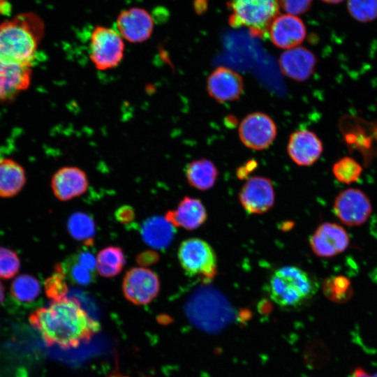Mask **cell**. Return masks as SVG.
Wrapping results in <instances>:
<instances>
[{
	"instance_id": "6da1fadb",
	"label": "cell",
	"mask_w": 377,
	"mask_h": 377,
	"mask_svg": "<svg viewBox=\"0 0 377 377\" xmlns=\"http://www.w3.org/2000/svg\"><path fill=\"white\" fill-rule=\"evenodd\" d=\"M29 320L47 346L63 349L88 343L100 329L77 300L66 297L36 309Z\"/></svg>"
},
{
	"instance_id": "7a4b0ae2",
	"label": "cell",
	"mask_w": 377,
	"mask_h": 377,
	"mask_svg": "<svg viewBox=\"0 0 377 377\" xmlns=\"http://www.w3.org/2000/svg\"><path fill=\"white\" fill-rule=\"evenodd\" d=\"M43 20L25 13L0 24V57L19 64L31 66L43 37Z\"/></svg>"
},
{
	"instance_id": "3957f363",
	"label": "cell",
	"mask_w": 377,
	"mask_h": 377,
	"mask_svg": "<svg viewBox=\"0 0 377 377\" xmlns=\"http://www.w3.org/2000/svg\"><path fill=\"white\" fill-rule=\"evenodd\" d=\"M318 288L317 282L306 271L296 266H284L272 274L265 290L279 306L292 309L309 302Z\"/></svg>"
},
{
	"instance_id": "277c9868",
	"label": "cell",
	"mask_w": 377,
	"mask_h": 377,
	"mask_svg": "<svg viewBox=\"0 0 377 377\" xmlns=\"http://www.w3.org/2000/svg\"><path fill=\"white\" fill-rule=\"evenodd\" d=\"M228 22L234 28H246L253 37L269 36L273 21L279 15V0H230Z\"/></svg>"
},
{
	"instance_id": "5b68a950",
	"label": "cell",
	"mask_w": 377,
	"mask_h": 377,
	"mask_svg": "<svg viewBox=\"0 0 377 377\" xmlns=\"http://www.w3.org/2000/svg\"><path fill=\"white\" fill-rule=\"evenodd\" d=\"M124 40L116 29L96 27L89 40V58L94 67L99 71H107L118 66L124 55Z\"/></svg>"
},
{
	"instance_id": "8992f818",
	"label": "cell",
	"mask_w": 377,
	"mask_h": 377,
	"mask_svg": "<svg viewBox=\"0 0 377 377\" xmlns=\"http://www.w3.org/2000/svg\"><path fill=\"white\" fill-rule=\"evenodd\" d=\"M177 256L180 265L189 276L211 279L217 272V259L213 248L200 238H189L179 245Z\"/></svg>"
},
{
	"instance_id": "52a82bcc",
	"label": "cell",
	"mask_w": 377,
	"mask_h": 377,
	"mask_svg": "<svg viewBox=\"0 0 377 377\" xmlns=\"http://www.w3.org/2000/svg\"><path fill=\"white\" fill-rule=\"evenodd\" d=\"M332 208L336 216L349 226L362 225L372 212L369 197L362 190L355 188L340 192L334 200Z\"/></svg>"
},
{
	"instance_id": "ba28073f",
	"label": "cell",
	"mask_w": 377,
	"mask_h": 377,
	"mask_svg": "<svg viewBox=\"0 0 377 377\" xmlns=\"http://www.w3.org/2000/svg\"><path fill=\"white\" fill-rule=\"evenodd\" d=\"M276 126L267 114L256 112L247 114L240 122L238 134L246 147L263 150L269 147L276 138Z\"/></svg>"
},
{
	"instance_id": "9c48e42d",
	"label": "cell",
	"mask_w": 377,
	"mask_h": 377,
	"mask_svg": "<svg viewBox=\"0 0 377 377\" xmlns=\"http://www.w3.org/2000/svg\"><path fill=\"white\" fill-rule=\"evenodd\" d=\"M159 290L160 282L157 274L147 268H131L123 279L124 297L136 305L150 303L157 296Z\"/></svg>"
},
{
	"instance_id": "30bf717a",
	"label": "cell",
	"mask_w": 377,
	"mask_h": 377,
	"mask_svg": "<svg viewBox=\"0 0 377 377\" xmlns=\"http://www.w3.org/2000/svg\"><path fill=\"white\" fill-rule=\"evenodd\" d=\"M154 21L145 9L138 7L122 10L116 20V30L126 41L140 43L147 40L154 31Z\"/></svg>"
},
{
	"instance_id": "8fae6325",
	"label": "cell",
	"mask_w": 377,
	"mask_h": 377,
	"mask_svg": "<svg viewBox=\"0 0 377 377\" xmlns=\"http://www.w3.org/2000/svg\"><path fill=\"white\" fill-rule=\"evenodd\" d=\"M309 244L316 255L330 258L348 249L350 237L342 226L335 223L325 222L320 224L311 235Z\"/></svg>"
},
{
	"instance_id": "7c38bea8",
	"label": "cell",
	"mask_w": 377,
	"mask_h": 377,
	"mask_svg": "<svg viewBox=\"0 0 377 377\" xmlns=\"http://www.w3.org/2000/svg\"><path fill=\"white\" fill-rule=\"evenodd\" d=\"M239 199L244 209L250 214L267 212L274 202L272 182L261 176L250 177L241 188Z\"/></svg>"
},
{
	"instance_id": "4fadbf2b",
	"label": "cell",
	"mask_w": 377,
	"mask_h": 377,
	"mask_svg": "<svg viewBox=\"0 0 377 377\" xmlns=\"http://www.w3.org/2000/svg\"><path fill=\"white\" fill-rule=\"evenodd\" d=\"M207 91L209 96L218 103L237 101L243 93L244 81L234 70L219 66L207 77Z\"/></svg>"
},
{
	"instance_id": "5bb4252c",
	"label": "cell",
	"mask_w": 377,
	"mask_h": 377,
	"mask_svg": "<svg viewBox=\"0 0 377 377\" xmlns=\"http://www.w3.org/2000/svg\"><path fill=\"white\" fill-rule=\"evenodd\" d=\"M31 68L0 57V103L13 100L31 82Z\"/></svg>"
},
{
	"instance_id": "9a60e30c",
	"label": "cell",
	"mask_w": 377,
	"mask_h": 377,
	"mask_svg": "<svg viewBox=\"0 0 377 377\" xmlns=\"http://www.w3.org/2000/svg\"><path fill=\"white\" fill-rule=\"evenodd\" d=\"M323 150L322 141L311 131H296L291 133L288 139V154L300 166L313 165L320 157Z\"/></svg>"
},
{
	"instance_id": "2e32d148",
	"label": "cell",
	"mask_w": 377,
	"mask_h": 377,
	"mask_svg": "<svg viewBox=\"0 0 377 377\" xmlns=\"http://www.w3.org/2000/svg\"><path fill=\"white\" fill-rule=\"evenodd\" d=\"M316 64L315 54L301 46L286 50L279 58V67L283 74L297 82L308 80L313 73Z\"/></svg>"
},
{
	"instance_id": "e0dca14e",
	"label": "cell",
	"mask_w": 377,
	"mask_h": 377,
	"mask_svg": "<svg viewBox=\"0 0 377 377\" xmlns=\"http://www.w3.org/2000/svg\"><path fill=\"white\" fill-rule=\"evenodd\" d=\"M306 34L304 22L296 15L290 14L276 17L269 30V36L272 43L285 50L300 46Z\"/></svg>"
},
{
	"instance_id": "ac0fdd59",
	"label": "cell",
	"mask_w": 377,
	"mask_h": 377,
	"mask_svg": "<svg viewBox=\"0 0 377 377\" xmlns=\"http://www.w3.org/2000/svg\"><path fill=\"white\" fill-rule=\"evenodd\" d=\"M88 186L86 173L75 166L59 168L51 179V187L54 195L62 201L82 195L87 190Z\"/></svg>"
},
{
	"instance_id": "d6986e66",
	"label": "cell",
	"mask_w": 377,
	"mask_h": 377,
	"mask_svg": "<svg viewBox=\"0 0 377 377\" xmlns=\"http://www.w3.org/2000/svg\"><path fill=\"white\" fill-rule=\"evenodd\" d=\"M207 214L202 202L198 198L184 197L175 210H170L165 219L174 226L192 230L201 226L206 221Z\"/></svg>"
},
{
	"instance_id": "ffe728a7",
	"label": "cell",
	"mask_w": 377,
	"mask_h": 377,
	"mask_svg": "<svg viewBox=\"0 0 377 377\" xmlns=\"http://www.w3.org/2000/svg\"><path fill=\"white\" fill-rule=\"evenodd\" d=\"M175 232L174 226L165 217L158 216L147 219L141 227L145 242L157 249L167 248L174 238Z\"/></svg>"
},
{
	"instance_id": "44dd1931",
	"label": "cell",
	"mask_w": 377,
	"mask_h": 377,
	"mask_svg": "<svg viewBox=\"0 0 377 377\" xmlns=\"http://www.w3.org/2000/svg\"><path fill=\"white\" fill-rule=\"evenodd\" d=\"M26 183L24 168L10 158L0 159V197L16 195Z\"/></svg>"
},
{
	"instance_id": "7402d4cb",
	"label": "cell",
	"mask_w": 377,
	"mask_h": 377,
	"mask_svg": "<svg viewBox=\"0 0 377 377\" xmlns=\"http://www.w3.org/2000/svg\"><path fill=\"white\" fill-rule=\"evenodd\" d=\"M185 174L187 182L191 186L198 190L206 191L214 186L219 172L212 161L201 158L188 163Z\"/></svg>"
},
{
	"instance_id": "603a6c76",
	"label": "cell",
	"mask_w": 377,
	"mask_h": 377,
	"mask_svg": "<svg viewBox=\"0 0 377 377\" xmlns=\"http://www.w3.org/2000/svg\"><path fill=\"white\" fill-rule=\"evenodd\" d=\"M96 269L105 277L117 276L125 264L122 249L115 246H107L99 251L96 257Z\"/></svg>"
},
{
	"instance_id": "cb8c5ba5",
	"label": "cell",
	"mask_w": 377,
	"mask_h": 377,
	"mask_svg": "<svg viewBox=\"0 0 377 377\" xmlns=\"http://www.w3.org/2000/svg\"><path fill=\"white\" fill-rule=\"evenodd\" d=\"M10 292L12 297L21 304L34 301L40 293V285L33 276L22 274L14 279Z\"/></svg>"
},
{
	"instance_id": "d4e9b609",
	"label": "cell",
	"mask_w": 377,
	"mask_h": 377,
	"mask_svg": "<svg viewBox=\"0 0 377 377\" xmlns=\"http://www.w3.org/2000/svg\"><path fill=\"white\" fill-rule=\"evenodd\" d=\"M325 297L336 303H344L353 295L352 284L348 278L337 275L326 278L323 283Z\"/></svg>"
},
{
	"instance_id": "484cf974",
	"label": "cell",
	"mask_w": 377,
	"mask_h": 377,
	"mask_svg": "<svg viewBox=\"0 0 377 377\" xmlns=\"http://www.w3.org/2000/svg\"><path fill=\"white\" fill-rule=\"evenodd\" d=\"M67 228L73 238L85 243L91 242L95 235L94 221L90 215L84 212L73 214L68 220Z\"/></svg>"
},
{
	"instance_id": "4316f807",
	"label": "cell",
	"mask_w": 377,
	"mask_h": 377,
	"mask_svg": "<svg viewBox=\"0 0 377 377\" xmlns=\"http://www.w3.org/2000/svg\"><path fill=\"white\" fill-rule=\"evenodd\" d=\"M362 172V165L353 158L345 156L332 166V173L340 182L350 184L357 182Z\"/></svg>"
},
{
	"instance_id": "83f0119b",
	"label": "cell",
	"mask_w": 377,
	"mask_h": 377,
	"mask_svg": "<svg viewBox=\"0 0 377 377\" xmlns=\"http://www.w3.org/2000/svg\"><path fill=\"white\" fill-rule=\"evenodd\" d=\"M349 14L360 22H369L377 18V0H348Z\"/></svg>"
},
{
	"instance_id": "f1b7e54d",
	"label": "cell",
	"mask_w": 377,
	"mask_h": 377,
	"mask_svg": "<svg viewBox=\"0 0 377 377\" xmlns=\"http://www.w3.org/2000/svg\"><path fill=\"white\" fill-rule=\"evenodd\" d=\"M66 274L62 265L55 267L54 272L45 281V290L47 296L52 300H57L66 297L68 286L65 281Z\"/></svg>"
},
{
	"instance_id": "f546056e",
	"label": "cell",
	"mask_w": 377,
	"mask_h": 377,
	"mask_svg": "<svg viewBox=\"0 0 377 377\" xmlns=\"http://www.w3.org/2000/svg\"><path fill=\"white\" fill-rule=\"evenodd\" d=\"M20 268V260L17 253L8 248L0 246V279L15 277Z\"/></svg>"
},
{
	"instance_id": "4dcf8cb0",
	"label": "cell",
	"mask_w": 377,
	"mask_h": 377,
	"mask_svg": "<svg viewBox=\"0 0 377 377\" xmlns=\"http://www.w3.org/2000/svg\"><path fill=\"white\" fill-rule=\"evenodd\" d=\"M63 269L73 282L80 285H88L94 278V272L78 264L73 258L69 260L66 268L63 267Z\"/></svg>"
},
{
	"instance_id": "1f68e13d",
	"label": "cell",
	"mask_w": 377,
	"mask_h": 377,
	"mask_svg": "<svg viewBox=\"0 0 377 377\" xmlns=\"http://www.w3.org/2000/svg\"><path fill=\"white\" fill-rule=\"evenodd\" d=\"M312 0H279L280 6L287 14L297 15L306 13L311 7Z\"/></svg>"
},
{
	"instance_id": "d6a6232c",
	"label": "cell",
	"mask_w": 377,
	"mask_h": 377,
	"mask_svg": "<svg viewBox=\"0 0 377 377\" xmlns=\"http://www.w3.org/2000/svg\"><path fill=\"white\" fill-rule=\"evenodd\" d=\"M78 264L94 272L96 268L97 261L94 256L89 251H82L73 258Z\"/></svg>"
},
{
	"instance_id": "836d02e7",
	"label": "cell",
	"mask_w": 377,
	"mask_h": 377,
	"mask_svg": "<svg viewBox=\"0 0 377 377\" xmlns=\"http://www.w3.org/2000/svg\"><path fill=\"white\" fill-rule=\"evenodd\" d=\"M114 216L119 222L124 224L129 223L135 218V212L131 206L123 205L116 210Z\"/></svg>"
},
{
	"instance_id": "e575fe53",
	"label": "cell",
	"mask_w": 377,
	"mask_h": 377,
	"mask_svg": "<svg viewBox=\"0 0 377 377\" xmlns=\"http://www.w3.org/2000/svg\"><path fill=\"white\" fill-rule=\"evenodd\" d=\"M158 259V256L156 253L149 251L140 254L137 258V261L142 265H149L156 263Z\"/></svg>"
},
{
	"instance_id": "d590c367",
	"label": "cell",
	"mask_w": 377,
	"mask_h": 377,
	"mask_svg": "<svg viewBox=\"0 0 377 377\" xmlns=\"http://www.w3.org/2000/svg\"><path fill=\"white\" fill-rule=\"evenodd\" d=\"M348 377H377V373L374 374H369L362 368H357L349 375Z\"/></svg>"
},
{
	"instance_id": "8d00e7d4",
	"label": "cell",
	"mask_w": 377,
	"mask_h": 377,
	"mask_svg": "<svg viewBox=\"0 0 377 377\" xmlns=\"http://www.w3.org/2000/svg\"><path fill=\"white\" fill-rule=\"evenodd\" d=\"M10 7L6 1L0 4V13L3 14H7L10 12Z\"/></svg>"
},
{
	"instance_id": "74e56055",
	"label": "cell",
	"mask_w": 377,
	"mask_h": 377,
	"mask_svg": "<svg viewBox=\"0 0 377 377\" xmlns=\"http://www.w3.org/2000/svg\"><path fill=\"white\" fill-rule=\"evenodd\" d=\"M4 287L0 281V304L2 303L4 299Z\"/></svg>"
},
{
	"instance_id": "f35d334b",
	"label": "cell",
	"mask_w": 377,
	"mask_h": 377,
	"mask_svg": "<svg viewBox=\"0 0 377 377\" xmlns=\"http://www.w3.org/2000/svg\"><path fill=\"white\" fill-rule=\"evenodd\" d=\"M322 1L327 3L336 4L342 2L343 0H321Z\"/></svg>"
},
{
	"instance_id": "ab89813d",
	"label": "cell",
	"mask_w": 377,
	"mask_h": 377,
	"mask_svg": "<svg viewBox=\"0 0 377 377\" xmlns=\"http://www.w3.org/2000/svg\"><path fill=\"white\" fill-rule=\"evenodd\" d=\"M4 2H6V0H0V4Z\"/></svg>"
}]
</instances>
